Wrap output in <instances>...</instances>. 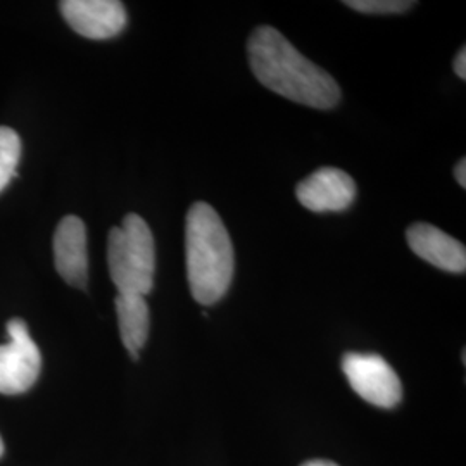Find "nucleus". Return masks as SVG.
<instances>
[{
	"label": "nucleus",
	"instance_id": "1",
	"mask_svg": "<svg viewBox=\"0 0 466 466\" xmlns=\"http://www.w3.org/2000/svg\"><path fill=\"white\" fill-rule=\"evenodd\" d=\"M248 52L254 76L271 92L315 109H332L339 104L340 86L333 76L306 59L275 28H256Z\"/></svg>",
	"mask_w": 466,
	"mask_h": 466
},
{
	"label": "nucleus",
	"instance_id": "2",
	"mask_svg": "<svg viewBox=\"0 0 466 466\" xmlns=\"http://www.w3.org/2000/svg\"><path fill=\"white\" fill-rule=\"evenodd\" d=\"M187 279L192 298L202 306L217 304L228 292L235 271L232 238L217 209L196 202L185 219Z\"/></svg>",
	"mask_w": 466,
	"mask_h": 466
},
{
	"label": "nucleus",
	"instance_id": "3",
	"mask_svg": "<svg viewBox=\"0 0 466 466\" xmlns=\"http://www.w3.org/2000/svg\"><path fill=\"white\" fill-rule=\"evenodd\" d=\"M107 267L117 294L147 296L154 287L156 244L147 221L135 213L107 237Z\"/></svg>",
	"mask_w": 466,
	"mask_h": 466
},
{
	"label": "nucleus",
	"instance_id": "4",
	"mask_svg": "<svg viewBox=\"0 0 466 466\" xmlns=\"http://www.w3.org/2000/svg\"><path fill=\"white\" fill-rule=\"evenodd\" d=\"M342 371L352 390L377 408L390 410L402 400L398 373L379 354L348 352L342 358Z\"/></svg>",
	"mask_w": 466,
	"mask_h": 466
},
{
	"label": "nucleus",
	"instance_id": "5",
	"mask_svg": "<svg viewBox=\"0 0 466 466\" xmlns=\"http://www.w3.org/2000/svg\"><path fill=\"white\" fill-rule=\"evenodd\" d=\"M9 342L0 346V394L16 396L30 390L42 370V354L23 319L7 323Z\"/></svg>",
	"mask_w": 466,
	"mask_h": 466
},
{
	"label": "nucleus",
	"instance_id": "6",
	"mask_svg": "<svg viewBox=\"0 0 466 466\" xmlns=\"http://www.w3.org/2000/svg\"><path fill=\"white\" fill-rule=\"evenodd\" d=\"M67 25L85 38L107 40L127 28V9L117 0H65L59 4Z\"/></svg>",
	"mask_w": 466,
	"mask_h": 466
},
{
	"label": "nucleus",
	"instance_id": "7",
	"mask_svg": "<svg viewBox=\"0 0 466 466\" xmlns=\"http://www.w3.org/2000/svg\"><path fill=\"white\" fill-rule=\"evenodd\" d=\"M296 196L313 213H342L356 199V182L342 169L321 167L298 185Z\"/></svg>",
	"mask_w": 466,
	"mask_h": 466
},
{
	"label": "nucleus",
	"instance_id": "8",
	"mask_svg": "<svg viewBox=\"0 0 466 466\" xmlns=\"http://www.w3.org/2000/svg\"><path fill=\"white\" fill-rule=\"evenodd\" d=\"M54 265L67 285L86 289L88 250L84 219L67 215L59 221L54 233Z\"/></svg>",
	"mask_w": 466,
	"mask_h": 466
},
{
	"label": "nucleus",
	"instance_id": "9",
	"mask_svg": "<svg viewBox=\"0 0 466 466\" xmlns=\"http://www.w3.org/2000/svg\"><path fill=\"white\" fill-rule=\"evenodd\" d=\"M406 238L418 258L432 267L450 273H465V246L441 228L429 223H415L408 228Z\"/></svg>",
	"mask_w": 466,
	"mask_h": 466
},
{
	"label": "nucleus",
	"instance_id": "10",
	"mask_svg": "<svg viewBox=\"0 0 466 466\" xmlns=\"http://www.w3.org/2000/svg\"><path fill=\"white\" fill-rule=\"evenodd\" d=\"M115 304L123 346L127 348L132 360L138 361V354L149 337L150 315L147 300L144 296L117 294Z\"/></svg>",
	"mask_w": 466,
	"mask_h": 466
},
{
	"label": "nucleus",
	"instance_id": "11",
	"mask_svg": "<svg viewBox=\"0 0 466 466\" xmlns=\"http://www.w3.org/2000/svg\"><path fill=\"white\" fill-rule=\"evenodd\" d=\"M19 157H21L19 135L7 127H0V192L16 175Z\"/></svg>",
	"mask_w": 466,
	"mask_h": 466
},
{
	"label": "nucleus",
	"instance_id": "12",
	"mask_svg": "<svg viewBox=\"0 0 466 466\" xmlns=\"http://www.w3.org/2000/svg\"><path fill=\"white\" fill-rule=\"evenodd\" d=\"M344 4L367 15H400L415 7V2L408 0H346Z\"/></svg>",
	"mask_w": 466,
	"mask_h": 466
},
{
	"label": "nucleus",
	"instance_id": "13",
	"mask_svg": "<svg viewBox=\"0 0 466 466\" xmlns=\"http://www.w3.org/2000/svg\"><path fill=\"white\" fill-rule=\"evenodd\" d=\"M452 67H454V73L461 78V80H466V50L465 47L458 52V56H456V59H454V63H452Z\"/></svg>",
	"mask_w": 466,
	"mask_h": 466
},
{
	"label": "nucleus",
	"instance_id": "14",
	"mask_svg": "<svg viewBox=\"0 0 466 466\" xmlns=\"http://www.w3.org/2000/svg\"><path fill=\"white\" fill-rule=\"evenodd\" d=\"M454 178H456V182L461 185L463 188L466 187V161L465 159H461L456 167H454Z\"/></svg>",
	"mask_w": 466,
	"mask_h": 466
},
{
	"label": "nucleus",
	"instance_id": "15",
	"mask_svg": "<svg viewBox=\"0 0 466 466\" xmlns=\"http://www.w3.org/2000/svg\"><path fill=\"white\" fill-rule=\"evenodd\" d=\"M300 466H339L337 463H332V461H327V460H313V461H306V463H302Z\"/></svg>",
	"mask_w": 466,
	"mask_h": 466
},
{
	"label": "nucleus",
	"instance_id": "16",
	"mask_svg": "<svg viewBox=\"0 0 466 466\" xmlns=\"http://www.w3.org/2000/svg\"><path fill=\"white\" fill-rule=\"evenodd\" d=\"M4 454V442H2V437H0V456Z\"/></svg>",
	"mask_w": 466,
	"mask_h": 466
}]
</instances>
